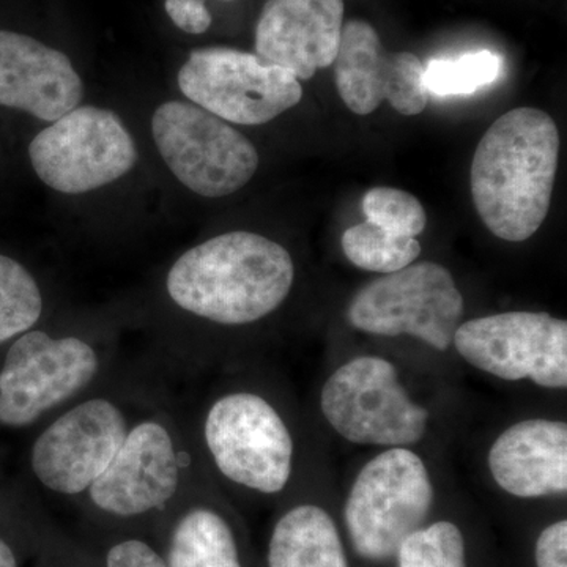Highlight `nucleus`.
Listing matches in <instances>:
<instances>
[{
  "label": "nucleus",
  "instance_id": "1",
  "mask_svg": "<svg viewBox=\"0 0 567 567\" xmlns=\"http://www.w3.org/2000/svg\"><path fill=\"white\" fill-rule=\"evenodd\" d=\"M293 284L295 262L281 244L233 230L182 252L164 276V295L194 322L246 328L278 312Z\"/></svg>",
  "mask_w": 567,
  "mask_h": 567
},
{
  "label": "nucleus",
  "instance_id": "2",
  "mask_svg": "<svg viewBox=\"0 0 567 567\" xmlns=\"http://www.w3.org/2000/svg\"><path fill=\"white\" fill-rule=\"evenodd\" d=\"M559 164L557 123L536 107L506 112L477 144L473 204L499 240L520 244L546 221Z\"/></svg>",
  "mask_w": 567,
  "mask_h": 567
},
{
  "label": "nucleus",
  "instance_id": "3",
  "mask_svg": "<svg viewBox=\"0 0 567 567\" xmlns=\"http://www.w3.org/2000/svg\"><path fill=\"white\" fill-rule=\"evenodd\" d=\"M163 388L147 374L118 371L33 431L28 472L41 491L81 499L106 472L137 415Z\"/></svg>",
  "mask_w": 567,
  "mask_h": 567
},
{
  "label": "nucleus",
  "instance_id": "4",
  "mask_svg": "<svg viewBox=\"0 0 567 567\" xmlns=\"http://www.w3.org/2000/svg\"><path fill=\"white\" fill-rule=\"evenodd\" d=\"M110 334L39 323L0 352V431H35L118 368Z\"/></svg>",
  "mask_w": 567,
  "mask_h": 567
},
{
  "label": "nucleus",
  "instance_id": "5",
  "mask_svg": "<svg viewBox=\"0 0 567 567\" xmlns=\"http://www.w3.org/2000/svg\"><path fill=\"white\" fill-rule=\"evenodd\" d=\"M189 421L163 393L137 415L114 461L82 502L115 520L169 513L200 468Z\"/></svg>",
  "mask_w": 567,
  "mask_h": 567
},
{
  "label": "nucleus",
  "instance_id": "6",
  "mask_svg": "<svg viewBox=\"0 0 567 567\" xmlns=\"http://www.w3.org/2000/svg\"><path fill=\"white\" fill-rule=\"evenodd\" d=\"M205 470L259 495H279L292 481L295 436L286 415L262 390L229 386L207 399L189 423Z\"/></svg>",
  "mask_w": 567,
  "mask_h": 567
},
{
  "label": "nucleus",
  "instance_id": "7",
  "mask_svg": "<svg viewBox=\"0 0 567 567\" xmlns=\"http://www.w3.org/2000/svg\"><path fill=\"white\" fill-rule=\"evenodd\" d=\"M435 488L423 458L410 447H390L354 477L344 505L350 543L368 561L394 558L406 537L423 528Z\"/></svg>",
  "mask_w": 567,
  "mask_h": 567
},
{
  "label": "nucleus",
  "instance_id": "8",
  "mask_svg": "<svg viewBox=\"0 0 567 567\" xmlns=\"http://www.w3.org/2000/svg\"><path fill=\"white\" fill-rule=\"evenodd\" d=\"M320 412L346 442L360 446L412 447L427 435L431 413L413 401L394 363L358 354L328 377Z\"/></svg>",
  "mask_w": 567,
  "mask_h": 567
},
{
  "label": "nucleus",
  "instance_id": "9",
  "mask_svg": "<svg viewBox=\"0 0 567 567\" xmlns=\"http://www.w3.org/2000/svg\"><path fill=\"white\" fill-rule=\"evenodd\" d=\"M464 311V297L451 271L424 260L361 287L347 308V320L364 334L410 336L446 352L453 347Z\"/></svg>",
  "mask_w": 567,
  "mask_h": 567
},
{
  "label": "nucleus",
  "instance_id": "10",
  "mask_svg": "<svg viewBox=\"0 0 567 567\" xmlns=\"http://www.w3.org/2000/svg\"><path fill=\"white\" fill-rule=\"evenodd\" d=\"M152 134L159 155L183 186L203 197H226L245 188L259 153L229 122L192 102L156 107Z\"/></svg>",
  "mask_w": 567,
  "mask_h": 567
},
{
  "label": "nucleus",
  "instance_id": "11",
  "mask_svg": "<svg viewBox=\"0 0 567 567\" xmlns=\"http://www.w3.org/2000/svg\"><path fill=\"white\" fill-rule=\"evenodd\" d=\"M29 158L37 177L54 192L85 194L125 177L137 148L115 112L78 106L33 137Z\"/></svg>",
  "mask_w": 567,
  "mask_h": 567
},
{
  "label": "nucleus",
  "instance_id": "12",
  "mask_svg": "<svg viewBox=\"0 0 567 567\" xmlns=\"http://www.w3.org/2000/svg\"><path fill=\"white\" fill-rule=\"evenodd\" d=\"M453 347L458 357L506 382L546 390L567 388V322L547 312L511 311L458 324Z\"/></svg>",
  "mask_w": 567,
  "mask_h": 567
},
{
  "label": "nucleus",
  "instance_id": "13",
  "mask_svg": "<svg viewBox=\"0 0 567 567\" xmlns=\"http://www.w3.org/2000/svg\"><path fill=\"white\" fill-rule=\"evenodd\" d=\"M189 102L235 125H264L301 102L300 81L233 48L193 51L177 74Z\"/></svg>",
  "mask_w": 567,
  "mask_h": 567
},
{
  "label": "nucleus",
  "instance_id": "14",
  "mask_svg": "<svg viewBox=\"0 0 567 567\" xmlns=\"http://www.w3.org/2000/svg\"><path fill=\"white\" fill-rule=\"evenodd\" d=\"M423 74L420 58L386 51L369 22H344L334 78L339 96L353 114H372L383 102L406 117L421 114L429 102Z\"/></svg>",
  "mask_w": 567,
  "mask_h": 567
},
{
  "label": "nucleus",
  "instance_id": "15",
  "mask_svg": "<svg viewBox=\"0 0 567 567\" xmlns=\"http://www.w3.org/2000/svg\"><path fill=\"white\" fill-rule=\"evenodd\" d=\"M344 11V0H267L256 25L257 58L311 80L334 63Z\"/></svg>",
  "mask_w": 567,
  "mask_h": 567
},
{
  "label": "nucleus",
  "instance_id": "16",
  "mask_svg": "<svg viewBox=\"0 0 567 567\" xmlns=\"http://www.w3.org/2000/svg\"><path fill=\"white\" fill-rule=\"evenodd\" d=\"M82 96L69 55L24 33L0 31V106L52 123L80 106Z\"/></svg>",
  "mask_w": 567,
  "mask_h": 567
},
{
  "label": "nucleus",
  "instance_id": "17",
  "mask_svg": "<svg viewBox=\"0 0 567 567\" xmlns=\"http://www.w3.org/2000/svg\"><path fill=\"white\" fill-rule=\"evenodd\" d=\"M487 466L496 486L516 498L566 495L567 424L529 417L509 425L492 443Z\"/></svg>",
  "mask_w": 567,
  "mask_h": 567
},
{
  "label": "nucleus",
  "instance_id": "18",
  "mask_svg": "<svg viewBox=\"0 0 567 567\" xmlns=\"http://www.w3.org/2000/svg\"><path fill=\"white\" fill-rule=\"evenodd\" d=\"M203 464V462H200ZM207 472H199L174 505L177 509L167 533V567H244L240 547L229 518L204 498Z\"/></svg>",
  "mask_w": 567,
  "mask_h": 567
},
{
  "label": "nucleus",
  "instance_id": "19",
  "mask_svg": "<svg viewBox=\"0 0 567 567\" xmlns=\"http://www.w3.org/2000/svg\"><path fill=\"white\" fill-rule=\"evenodd\" d=\"M267 561L268 567H349L333 517L312 503L292 506L278 518Z\"/></svg>",
  "mask_w": 567,
  "mask_h": 567
},
{
  "label": "nucleus",
  "instance_id": "20",
  "mask_svg": "<svg viewBox=\"0 0 567 567\" xmlns=\"http://www.w3.org/2000/svg\"><path fill=\"white\" fill-rule=\"evenodd\" d=\"M47 303L37 276L0 252V349L43 322Z\"/></svg>",
  "mask_w": 567,
  "mask_h": 567
},
{
  "label": "nucleus",
  "instance_id": "21",
  "mask_svg": "<svg viewBox=\"0 0 567 567\" xmlns=\"http://www.w3.org/2000/svg\"><path fill=\"white\" fill-rule=\"evenodd\" d=\"M342 251L347 260L360 270L390 275L416 262L421 244L416 238L391 234L365 221L346 230Z\"/></svg>",
  "mask_w": 567,
  "mask_h": 567
},
{
  "label": "nucleus",
  "instance_id": "22",
  "mask_svg": "<svg viewBox=\"0 0 567 567\" xmlns=\"http://www.w3.org/2000/svg\"><path fill=\"white\" fill-rule=\"evenodd\" d=\"M503 59L491 51L470 52L457 59H434L424 66V85L436 96L472 95L494 84Z\"/></svg>",
  "mask_w": 567,
  "mask_h": 567
},
{
  "label": "nucleus",
  "instance_id": "23",
  "mask_svg": "<svg viewBox=\"0 0 567 567\" xmlns=\"http://www.w3.org/2000/svg\"><path fill=\"white\" fill-rule=\"evenodd\" d=\"M395 557L399 567H466L464 535L453 522L439 520L406 537Z\"/></svg>",
  "mask_w": 567,
  "mask_h": 567
},
{
  "label": "nucleus",
  "instance_id": "24",
  "mask_svg": "<svg viewBox=\"0 0 567 567\" xmlns=\"http://www.w3.org/2000/svg\"><path fill=\"white\" fill-rule=\"evenodd\" d=\"M361 207L369 223L402 237L416 238L427 224L423 204L404 189L372 188L364 194Z\"/></svg>",
  "mask_w": 567,
  "mask_h": 567
},
{
  "label": "nucleus",
  "instance_id": "25",
  "mask_svg": "<svg viewBox=\"0 0 567 567\" xmlns=\"http://www.w3.org/2000/svg\"><path fill=\"white\" fill-rule=\"evenodd\" d=\"M104 567H167L166 559L141 537H125L107 548Z\"/></svg>",
  "mask_w": 567,
  "mask_h": 567
},
{
  "label": "nucleus",
  "instance_id": "26",
  "mask_svg": "<svg viewBox=\"0 0 567 567\" xmlns=\"http://www.w3.org/2000/svg\"><path fill=\"white\" fill-rule=\"evenodd\" d=\"M221 2H234V0H221ZM164 9L171 21L183 32L200 35L210 29L213 18L205 6V0H166Z\"/></svg>",
  "mask_w": 567,
  "mask_h": 567
},
{
  "label": "nucleus",
  "instance_id": "27",
  "mask_svg": "<svg viewBox=\"0 0 567 567\" xmlns=\"http://www.w3.org/2000/svg\"><path fill=\"white\" fill-rule=\"evenodd\" d=\"M537 567H567V520H558L543 529L536 540Z\"/></svg>",
  "mask_w": 567,
  "mask_h": 567
},
{
  "label": "nucleus",
  "instance_id": "28",
  "mask_svg": "<svg viewBox=\"0 0 567 567\" xmlns=\"http://www.w3.org/2000/svg\"><path fill=\"white\" fill-rule=\"evenodd\" d=\"M0 567H20L13 547L0 536Z\"/></svg>",
  "mask_w": 567,
  "mask_h": 567
}]
</instances>
